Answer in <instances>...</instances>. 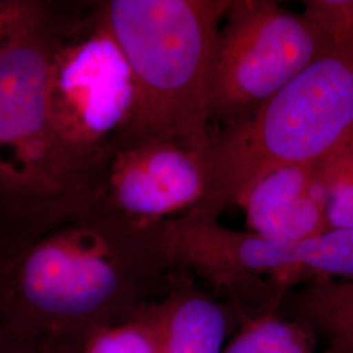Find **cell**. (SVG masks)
<instances>
[{
    "instance_id": "obj_14",
    "label": "cell",
    "mask_w": 353,
    "mask_h": 353,
    "mask_svg": "<svg viewBox=\"0 0 353 353\" xmlns=\"http://www.w3.org/2000/svg\"><path fill=\"white\" fill-rule=\"evenodd\" d=\"M42 344L17 335L0 318V353H41Z\"/></svg>"
},
{
    "instance_id": "obj_17",
    "label": "cell",
    "mask_w": 353,
    "mask_h": 353,
    "mask_svg": "<svg viewBox=\"0 0 353 353\" xmlns=\"http://www.w3.org/2000/svg\"><path fill=\"white\" fill-rule=\"evenodd\" d=\"M352 290V294H351V297H352V299H351V301H352L353 303V290ZM351 350H352V353H353V314H352V326H351Z\"/></svg>"
},
{
    "instance_id": "obj_13",
    "label": "cell",
    "mask_w": 353,
    "mask_h": 353,
    "mask_svg": "<svg viewBox=\"0 0 353 353\" xmlns=\"http://www.w3.org/2000/svg\"><path fill=\"white\" fill-rule=\"evenodd\" d=\"M55 3L0 0V46L33 30L50 17Z\"/></svg>"
},
{
    "instance_id": "obj_12",
    "label": "cell",
    "mask_w": 353,
    "mask_h": 353,
    "mask_svg": "<svg viewBox=\"0 0 353 353\" xmlns=\"http://www.w3.org/2000/svg\"><path fill=\"white\" fill-rule=\"evenodd\" d=\"M224 353H305V350L290 326L268 321L242 334Z\"/></svg>"
},
{
    "instance_id": "obj_16",
    "label": "cell",
    "mask_w": 353,
    "mask_h": 353,
    "mask_svg": "<svg viewBox=\"0 0 353 353\" xmlns=\"http://www.w3.org/2000/svg\"><path fill=\"white\" fill-rule=\"evenodd\" d=\"M6 254H7V241H6V237H4L3 229L0 227V262L4 258Z\"/></svg>"
},
{
    "instance_id": "obj_2",
    "label": "cell",
    "mask_w": 353,
    "mask_h": 353,
    "mask_svg": "<svg viewBox=\"0 0 353 353\" xmlns=\"http://www.w3.org/2000/svg\"><path fill=\"white\" fill-rule=\"evenodd\" d=\"M230 4L232 0L99 3L135 89L123 145L160 139L190 152H207L212 134L208 87L214 43Z\"/></svg>"
},
{
    "instance_id": "obj_15",
    "label": "cell",
    "mask_w": 353,
    "mask_h": 353,
    "mask_svg": "<svg viewBox=\"0 0 353 353\" xmlns=\"http://www.w3.org/2000/svg\"><path fill=\"white\" fill-rule=\"evenodd\" d=\"M77 341L42 343L41 353H75Z\"/></svg>"
},
{
    "instance_id": "obj_10",
    "label": "cell",
    "mask_w": 353,
    "mask_h": 353,
    "mask_svg": "<svg viewBox=\"0 0 353 353\" xmlns=\"http://www.w3.org/2000/svg\"><path fill=\"white\" fill-rule=\"evenodd\" d=\"M328 229H353V131L316 163Z\"/></svg>"
},
{
    "instance_id": "obj_3",
    "label": "cell",
    "mask_w": 353,
    "mask_h": 353,
    "mask_svg": "<svg viewBox=\"0 0 353 353\" xmlns=\"http://www.w3.org/2000/svg\"><path fill=\"white\" fill-rule=\"evenodd\" d=\"M353 131V39L335 42L250 118L211 134L205 190L188 214L239 205L252 185L288 165L316 163Z\"/></svg>"
},
{
    "instance_id": "obj_1",
    "label": "cell",
    "mask_w": 353,
    "mask_h": 353,
    "mask_svg": "<svg viewBox=\"0 0 353 353\" xmlns=\"http://www.w3.org/2000/svg\"><path fill=\"white\" fill-rule=\"evenodd\" d=\"M165 259L160 224L89 211L1 259L0 318L26 341H79L112 325Z\"/></svg>"
},
{
    "instance_id": "obj_9",
    "label": "cell",
    "mask_w": 353,
    "mask_h": 353,
    "mask_svg": "<svg viewBox=\"0 0 353 353\" xmlns=\"http://www.w3.org/2000/svg\"><path fill=\"white\" fill-rule=\"evenodd\" d=\"M163 318V353H221L225 318L210 300L198 296L181 299Z\"/></svg>"
},
{
    "instance_id": "obj_5",
    "label": "cell",
    "mask_w": 353,
    "mask_h": 353,
    "mask_svg": "<svg viewBox=\"0 0 353 353\" xmlns=\"http://www.w3.org/2000/svg\"><path fill=\"white\" fill-rule=\"evenodd\" d=\"M134 103L131 71L99 3L87 12L63 10L51 50L46 106L58 150L90 208L125 143Z\"/></svg>"
},
{
    "instance_id": "obj_18",
    "label": "cell",
    "mask_w": 353,
    "mask_h": 353,
    "mask_svg": "<svg viewBox=\"0 0 353 353\" xmlns=\"http://www.w3.org/2000/svg\"><path fill=\"white\" fill-rule=\"evenodd\" d=\"M161 353H163V352H161Z\"/></svg>"
},
{
    "instance_id": "obj_8",
    "label": "cell",
    "mask_w": 353,
    "mask_h": 353,
    "mask_svg": "<svg viewBox=\"0 0 353 353\" xmlns=\"http://www.w3.org/2000/svg\"><path fill=\"white\" fill-rule=\"evenodd\" d=\"M239 205L252 234L265 240H306L330 230L326 194L316 163L288 165L265 174Z\"/></svg>"
},
{
    "instance_id": "obj_7",
    "label": "cell",
    "mask_w": 353,
    "mask_h": 353,
    "mask_svg": "<svg viewBox=\"0 0 353 353\" xmlns=\"http://www.w3.org/2000/svg\"><path fill=\"white\" fill-rule=\"evenodd\" d=\"M204 190L203 153L166 140H139L114 153L90 211L153 227L189 212Z\"/></svg>"
},
{
    "instance_id": "obj_4",
    "label": "cell",
    "mask_w": 353,
    "mask_h": 353,
    "mask_svg": "<svg viewBox=\"0 0 353 353\" xmlns=\"http://www.w3.org/2000/svg\"><path fill=\"white\" fill-rule=\"evenodd\" d=\"M63 6L0 46V227L8 252L89 212L51 132L46 83Z\"/></svg>"
},
{
    "instance_id": "obj_11",
    "label": "cell",
    "mask_w": 353,
    "mask_h": 353,
    "mask_svg": "<svg viewBox=\"0 0 353 353\" xmlns=\"http://www.w3.org/2000/svg\"><path fill=\"white\" fill-rule=\"evenodd\" d=\"M143 322L112 323L89 331L75 353H161V335Z\"/></svg>"
},
{
    "instance_id": "obj_6",
    "label": "cell",
    "mask_w": 353,
    "mask_h": 353,
    "mask_svg": "<svg viewBox=\"0 0 353 353\" xmlns=\"http://www.w3.org/2000/svg\"><path fill=\"white\" fill-rule=\"evenodd\" d=\"M332 42L305 13L272 0H232L214 43L210 122L250 118Z\"/></svg>"
}]
</instances>
